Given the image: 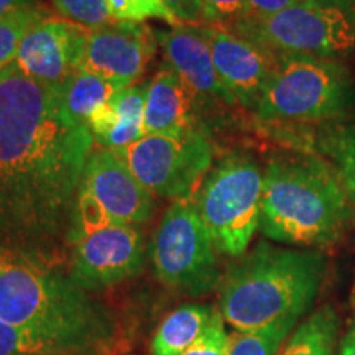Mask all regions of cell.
<instances>
[{"label": "cell", "mask_w": 355, "mask_h": 355, "mask_svg": "<svg viewBox=\"0 0 355 355\" xmlns=\"http://www.w3.org/2000/svg\"><path fill=\"white\" fill-rule=\"evenodd\" d=\"M340 355H355V322L352 324L347 334H345L343 345H340Z\"/></svg>", "instance_id": "33"}, {"label": "cell", "mask_w": 355, "mask_h": 355, "mask_svg": "<svg viewBox=\"0 0 355 355\" xmlns=\"http://www.w3.org/2000/svg\"><path fill=\"white\" fill-rule=\"evenodd\" d=\"M296 322L288 319L261 329L234 331L229 334V355H278Z\"/></svg>", "instance_id": "22"}, {"label": "cell", "mask_w": 355, "mask_h": 355, "mask_svg": "<svg viewBox=\"0 0 355 355\" xmlns=\"http://www.w3.org/2000/svg\"><path fill=\"white\" fill-rule=\"evenodd\" d=\"M89 30L61 17H44L21 40L13 66L26 78L61 87L79 69Z\"/></svg>", "instance_id": "12"}, {"label": "cell", "mask_w": 355, "mask_h": 355, "mask_svg": "<svg viewBox=\"0 0 355 355\" xmlns=\"http://www.w3.org/2000/svg\"><path fill=\"white\" fill-rule=\"evenodd\" d=\"M92 144L60 87L13 64L0 73V245L44 261L51 243H69Z\"/></svg>", "instance_id": "1"}, {"label": "cell", "mask_w": 355, "mask_h": 355, "mask_svg": "<svg viewBox=\"0 0 355 355\" xmlns=\"http://www.w3.org/2000/svg\"><path fill=\"white\" fill-rule=\"evenodd\" d=\"M350 219L343 181L321 158H275L263 173L260 229L275 242L327 245Z\"/></svg>", "instance_id": "4"}, {"label": "cell", "mask_w": 355, "mask_h": 355, "mask_svg": "<svg viewBox=\"0 0 355 355\" xmlns=\"http://www.w3.org/2000/svg\"><path fill=\"white\" fill-rule=\"evenodd\" d=\"M148 83L122 89L87 117L86 125L102 148L122 152L145 137L144 115Z\"/></svg>", "instance_id": "16"}, {"label": "cell", "mask_w": 355, "mask_h": 355, "mask_svg": "<svg viewBox=\"0 0 355 355\" xmlns=\"http://www.w3.org/2000/svg\"><path fill=\"white\" fill-rule=\"evenodd\" d=\"M194 102L191 92L173 71L163 64L148 83L145 101V135L180 137L196 127Z\"/></svg>", "instance_id": "17"}, {"label": "cell", "mask_w": 355, "mask_h": 355, "mask_svg": "<svg viewBox=\"0 0 355 355\" xmlns=\"http://www.w3.org/2000/svg\"><path fill=\"white\" fill-rule=\"evenodd\" d=\"M107 6L114 19L119 21L145 24L146 20L158 19L178 26V20L163 0H107Z\"/></svg>", "instance_id": "25"}, {"label": "cell", "mask_w": 355, "mask_h": 355, "mask_svg": "<svg viewBox=\"0 0 355 355\" xmlns=\"http://www.w3.org/2000/svg\"><path fill=\"white\" fill-rule=\"evenodd\" d=\"M324 278L319 252L259 243L220 279L219 313L234 331H254L298 319L311 308Z\"/></svg>", "instance_id": "2"}, {"label": "cell", "mask_w": 355, "mask_h": 355, "mask_svg": "<svg viewBox=\"0 0 355 355\" xmlns=\"http://www.w3.org/2000/svg\"><path fill=\"white\" fill-rule=\"evenodd\" d=\"M60 89L66 110L71 117L83 123H86L89 115L99 105L105 104L119 91H122L115 84L83 69H78Z\"/></svg>", "instance_id": "21"}, {"label": "cell", "mask_w": 355, "mask_h": 355, "mask_svg": "<svg viewBox=\"0 0 355 355\" xmlns=\"http://www.w3.org/2000/svg\"><path fill=\"white\" fill-rule=\"evenodd\" d=\"M155 35L165 58V64L181 79L196 105L209 107L235 104L222 86L212 61L209 42L201 26L178 25L171 30H157Z\"/></svg>", "instance_id": "15"}, {"label": "cell", "mask_w": 355, "mask_h": 355, "mask_svg": "<svg viewBox=\"0 0 355 355\" xmlns=\"http://www.w3.org/2000/svg\"><path fill=\"white\" fill-rule=\"evenodd\" d=\"M81 186L99 201L115 224L140 225L152 217V194L137 180L121 153L107 148L92 150Z\"/></svg>", "instance_id": "14"}, {"label": "cell", "mask_w": 355, "mask_h": 355, "mask_svg": "<svg viewBox=\"0 0 355 355\" xmlns=\"http://www.w3.org/2000/svg\"><path fill=\"white\" fill-rule=\"evenodd\" d=\"M30 7H37V0H0V19Z\"/></svg>", "instance_id": "31"}, {"label": "cell", "mask_w": 355, "mask_h": 355, "mask_svg": "<svg viewBox=\"0 0 355 355\" xmlns=\"http://www.w3.org/2000/svg\"><path fill=\"white\" fill-rule=\"evenodd\" d=\"M263 173L247 155H229L211 168L194 204L216 250L241 257L260 227Z\"/></svg>", "instance_id": "7"}, {"label": "cell", "mask_w": 355, "mask_h": 355, "mask_svg": "<svg viewBox=\"0 0 355 355\" xmlns=\"http://www.w3.org/2000/svg\"><path fill=\"white\" fill-rule=\"evenodd\" d=\"M69 275L84 291L119 285L141 272L145 265V235L139 225L110 224L74 237Z\"/></svg>", "instance_id": "10"}, {"label": "cell", "mask_w": 355, "mask_h": 355, "mask_svg": "<svg viewBox=\"0 0 355 355\" xmlns=\"http://www.w3.org/2000/svg\"><path fill=\"white\" fill-rule=\"evenodd\" d=\"M224 324L220 313L216 311L206 332L181 355H229V334Z\"/></svg>", "instance_id": "27"}, {"label": "cell", "mask_w": 355, "mask_h": 355, "mask_svg": "<svg viewBox=\"0 0 355 355\" xmlns=\"http://www.w3.org/2000/svg\"><path fill=\"white\" fill-rule=\"evenodd\" d=\"M175 19L183 25H196L202 21L201 0H163Z\"/></svg>", "instance_id": "30"}, {"label": "cell", "mask_w": 355, "mask_h": 355, "mask_svg": "<svg viewBox=\"0 0 355 355\" xmlns=\"http://www.w3.org/2000/svg\"><path fill=\"white\" fill-rule=\"evenodd\" d=\"M117 153L150 194L173 201L196 193L214 158L204 128L180 137L145 135Z\"/></svg>", "instance_id": "9"}, {"label": "cell", "mask_w": 355, "mask_h": 355, "mask_svg": "<svg viewBox=\"0 0 355 355\" xmlns=\"http://www.w3.org/2000/svg\"><path fill=\"white\" fill-rule=\"evenodd\" d=\"M337 324L334 309L322 306L293 329L278 355H334Z\"/></svg>", "instance_id": "20"}, {"label": "cell", "mask_w": 355, "mask_h": 355, "mask_svg": "<svg viewBox=\"0 0 355 355\" xmlns=\"http://www.w3.org/2000/svg\"><path fill=\"white\" fill-rule=\"evenodd\" d=\"M102 350L91 340L30 331L0 319V355H97Z\"/></svg>", "instance_id": "18"}, {"label": "cell", "mask_w": 355, "mask_h": 355, "mask_svg": "<svg viewBox=\"0 0 355 355\" xmlns=\"http://www.w3.org/2000/svg\"><path fill=\"white\" fill-rule=\"evenodd\" d=\"M157 46L155 30L146 24L114 20L101 28L89 30L79 69L119 89L130 87L145 74Z\"/></svg>", "instance_id": "11"}, {"label": "cell", "mask_w": 355, "mask_h": 355, "mask_svg": "<svg viewBox=\"0 0 355 355\" xmlns=\"http://www.w3.org/2000/svg\"><path fill=\"white\" fill-rule=\"evenodd\" d=\"M152 261L163 285L201 296L219 283L217 250L194 204V196L175 199L152 241Z\"/></svg>", "instance_id": "8"}, {"label": "cell", "mask_w": 355, "mask_h": 355, "mask_svg": "<svg viewBox=\"0 0 355 355\" xmlns=\"http://www.w3.org/2000/svg\"><path fill=\"white\" fill-rule=\"evenodd\" d=\"M201 28L209 42L222 86L235 104L255 109L277 68V53L250 42L225 25H201Z\"/></svg>", "instance_id": "13"}, {"label": "cell", "mask_w": 355, "mask_h": 355, "mask_svg": "<svg viewBox=\"0 0 355 355\" xmlns=\"http://www.w3.org/2000/svg\"><path fill=\"white\" fill-rule=\"evenodd\" d=\"M354 6H355V0H354Z\"/></svg>", "instance_id": "34"}, {"label": "cell", "mask_w": 355, "mask_h": 355, "mask_svg": "<svg viewBox=\"0 0 355 355\" xmlns=\"http://www.w3.org/2000/svg\"><path fill=\"white\" fill-rule=\"evenodd\" d=\"M352 78L337 60L278 55V63L255 105L265 122H321L345 112Z\"/></svg>", "instance_id": "5"}, {"label": "cell", "mask_w": 355, "mask_h": 355, "mask_svg": "<svg viewBox=\"0 0 355 355\" xmlns=\"http://www.w3.org/2000/svg\"><path fill=\"white\" fill-rule=\"evenodd\" d=\"M46 13L40 7L21 8L0 19V73L13 64L21 40Z\"/></svg>", "instance_id": "23"}, {"label": "cell", "mask_w": 355, "mask_h": 355, "mask_svg": "<svg viewBox=\"0 0 355 355\" xmlns=\"http://www.w3.org/2000/svg\"><path fill=\"white\" fill-rule=\"evenodd\" d=\"M277 55H309L337 60L355 51L354 0H301L263 20L229 25Z\"/></svg>", "instance_id": "6"}, {"label": "cell", "mask_w": 355, "mask_h": 355, "mask_svg": "<svg viewBox=\"0 0 355 355\" xmlns=\"http://www.w3.org/2000/svg\"><path fill=\"white\" fill-rule=\"evenodd\" d=\"M216 308L207 304H184L171 311L153 334L152 355H181L198 343L212 321Z\"/></svg>", "instance_id": "19"}, {"label": "cell", "mask_w": 355, "mask_h": 355, "mask_svg": "<svg viewBox=\"0 0 355 355\" xmlns=\"http://www.w3.org/2000/svg\"><path fill=\"white\" fill-rule=\"evenodd\" d=\"M0 319L48 334L69 336L107 347L114 319L69 277L46 261L0 245Z\"/></svg>", "instance_id": "3"}, {"label": "cell", "mask_w": 355, "mask_h": 355, "mask_svg": "<svg viewBox=\"0 0 355 355\" xmlns=\"http://www.w3.org/2000/svg\"><path fill=\"white\" fill-rule=\"evenodd\" d=\"M321 148L339 163V166L355 163V117L334 123L321 139Z\"/></svg>", "instance_id": "26"}, {"label": "cell", "mask_w": 355, "mask_h": 355, "mask_svg": "<svg viewBox=\"0 0 355 355\" xmlns=\"http://www.w3.org/2000/svg\"><path fill=\"white\" fill-rule=\"evenodd\" d=\"M61 19L78 24L87 30H96L115 20L107 0H53Z\"/></svg>", "instance_id": "24"}, {"label": "cell", "mask_w": 355, "mask_h": 355, "mask_svg": "<svg viewBox=\"0 0 355 355\" xmlns=\"http://www.w3.org/2000/svg\"><path fill=\"white\" fill-rule=\"evenodd\" d=\"M340 175H343V184L349 199L355 202V163H347L340 166Z\"/></svg>", "instance_id": "32"}, {"label": "cell", "mask_w": 355, "mask_h": 355, "mask_svg": "<svg viewBox=\"0 0 355 355\" xmlns=\"http://www.w3.org/2000/svg\"><path fill=\"white\" fill-rule=\"evenodd\" d=\"M301 0H245V10L241 20H263L286 10ZM239 21V20H237Z\"/></svg>", "instance_id": "29"}, {"label": "cell", "mask_w": 355, "mask_h": 355, "mask_svg": "<svg viewBox=\"0 0 355 355\" xmlns=\"http://www.w3.org/2000/svg\"><path fill=\"white\" fill-rule=\"evenodd\" d=\"M245 0H201L202 21L207 25H232L242 19Z\"/></svg>", "instance_id": "28"}]
</instances>
